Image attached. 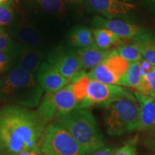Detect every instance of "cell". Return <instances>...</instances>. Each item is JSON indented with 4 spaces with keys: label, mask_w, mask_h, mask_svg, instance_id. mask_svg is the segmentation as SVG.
Returning <instances> with one entry per match:
<instances>
[{
    "label": "cell",
    "mask_w": 155,
    "mask_h": 155,
    "mask_svg": "<svg viewBox=\"0 0 155 155\" xmlns=\"http://www.w3.org/2000/svg\"><path fill=\"white\" fill-rule=\"evenodd\" d=\"M71 46L77 48H84L94 44L92 30L85 26H77L69 32L68 37Z\"/></svg>",
    "instance_id": "cell-20"
},
{
    "label": "cell",
    "mask_w": 155,
    "mask_h": 155,
    "mask_svg": "<svg viewBox=\"0 0 155 155\" xmlns=\"http://www.w3.org/2000/svg\"><path fill=\"white\" fill-rule=\"evenodd\" d=\"M126 40L123 44L116 48V50L120 56L124 58L129 63L140 61L142 55L139 44L134 40Z\"/></svg>",
    "instance_id": "cell-23"
},
{
    "label": "cell",
    "mask_w": 155,
    "mask_h": 155,
    "mask_svg": "<svg viewBox=\"0 0 155 155\" xmlns=\"http://www.w3.org/2000/svg\"><path fill=\"white\" fill-rule=\"evenodd\" d=\"M39 147L44 155H85L71 134L56 121L46 128Z\"/></svg>",
    "instance_id": "cell-5"
},
{
    "label": "cell",
    "mask_w": 155,
    "mask_h": 155,
    "mask_svg": "<svg viewBox=\"0 0 155 155\" xmlns=\"http://www.w3.org/2000/svg\"><path fill=\"white\" fill-rule=\"evenodd\" d=\"M129 64L116 50H113L101 63L90 71L88 76L102 83L119 86Z\"/></svg>",
    "instance_id": "cell-6"
},
{
    "label": "cell",
    "mask_w": 155,
    "mask_h": 155,
    "mask_svg": "<svg viewBox=\"0 0 155 155\" xmlns=\"http://www.w3.org/2000/svg\"><path fill=\"white\" fill-rule=\"evenodd\" d=\"M9 1H11V0H0V4L8 2H9Z\"/></svg>",
    "instance_id": "cell-34"
},
{
    "label": "cell",
    "mask_w": 155,
    "mask_h": 155,
    "mask_svg": "<svg viewBox=\"0 0 155 155\" xmlns=\"http://www.w3.org/2000/svg\"><path fill=\"white\" fill-rule=\"evenodd\" d=\"M92 25L96 28H104L111 31L124 40H133L143 30L139 25L120 19H108L100 16L92 19Z\"/></svg>",
    "instance_id": "cell-10"
},
{
    "label": "cell",
    "mask_w": 155,
    "mask_h": 155,
    "mask_svg": "<svg viewBox=\"0 0 155 155\" xmlns=\"http://www.w3.org/2000/svg\"><path fill=\"white\" fill-rule=\"evenodd\" d=\"M139 44L142 58L155 67V36L144 29L134 39Z\"/></svg>",
    "instance_id": "cell-18"
},
{
    "label": "cell",
    "mask_w": 155,
    "mask_h": 155,
    "mask_svg": "<svg viewBox=\"0 0 155 155\" xmlns=\"http://www.w3.org/2000/svg\"><path fill=\"white\" fill-rule=\"evenodd\" d=\"M36 78L40 86L47 94L56 93L69 83V81L48 62L42 63L37 72Z\"/></svg>",
    "instance_id": "cell-11"
},
{
    "label": "cell",
    "mask_w": 155,
    "mask_h": 155,
    "mask_svg": "<svg viewBox=\"0 0 155 155\" xmlns=\"http://www.w3.org/2000/svg\"><path fill=\"white\" fill-rule=\"evenodd\" d=\"M43 58L44 55L40 50L20 45L15 54L13 64L25 72L35 74L42 65Z\"/></svg>",
    "instance_id": "cell-13"
},
{
    "label": "cell",
    "mask_w": 155,
    "mask_h": 155,
    "mask_svg": "<svg viewBox=\"0 0 155 155\" xmlns=\"http://www.w3.org/2000/svg\"><path fill=\"white\" fill-rule=\"evenodd\" d=\"M32 9L48 14L63 16L68 7L63 0H25Z\"/></svg>",
    "instance_id": "cell-19"
},
{
    "label": "cell",
    "mask_w": 155,
    "mask_h": 155,
    "mask_svg": "<svg viewBox=\"0 0 155 155\" xmlns=\"http://www.w3.org/2000/svg\"><path fill=\"white\" fill-rule=\"evenodd\" d=\"M43 94L35 74L13 64L0 78V101L26 108L39 106Z\"/></svg>",
    "instance_id": "cell-2"
},
{
    "label": "cell",
    "mask_w": 155,
    "mask_h": 155,
    "mask_svg": "<svg viewBox=\"0 0 155 155\" xmlns=\"http://www.w3.org/2000/svg\"><path fill=\"white\" fill-rule=\"evenodd\" d=\"M89 82L90 78L88 76V74H86L85 70L83 69L75 74L69 81L68 84L71 86L72 91L79 105L86 97Z\"/></svg>",
    "instance_id": "cell-21"
},
{
    "label": "cell",
    "mask_w": 155,
    "mask_h": 155,
    "mask_svg": "<svg viewBox=\"0 0 155 155\" xmlns=\"http://www.w3.org/2000/svg\"><path fill=\"white\" fill-rule=\"evenodd\" d=\"M139 102V130H146L155 127V101L152 97L145 96L139 91L134 92Z\"/></svg>",
    "instance_id": "cell-15"
},
{
    "label": "cell",
    "mask_w": 155,
    "mask_h": 155,
    "mask_svg": "<svg viewBox=\"0 0 155 155\" xmlns=\"http://www.w3.org/2000/svg\"><path fill=\"white\" fill-rule=\"evenodd\" d=\"M15 13L12 7V0L0 4V31H5L15 21Z\"/></svg>",
    "instance_id": "cell-24"
},
{
    "label": "cell",
    "mask_w": 155,
    "mask_h": 155,
    "mask_svg": "<svg viewBox=\"0 0 155 155\" xmlns=\"http://www.w3.org/2000/svg\"><path fill=\"white\" fill-rule=\"evenodd\" d=\"M19 45L15 42L14 40L5 31H0V50L8 52L14 55L18 50Z\"/></svg>",
    "instance_id": "cell-26"
},
{
    "label": "cell",
    "mask_w": 155,
    "mask_h": 155,
    "mask_svg": "<svg viewBox=\"0 0 155 155\" xmlns=\"http://www.w3.org/2000/svg\"><path fill=\"white\" fill-rule=\"evenodd\" d=\"M9 28L11 36L18 42L17 43L32 48L41 43L40 32L28 21L21 20L17 22L14 21Z\"/></svg>",
    "instance_id": "cell-14"
},
{
    "label": "cell",
    "mask_w": 155,
    "mask_h": 155,
    "mask_svg": "<svg viewBox=\"0 0 155 155\" xmlns=\"http://www.w3.org/2000/svg\"><path fill=\"white\" fill-rule=\"evenodd\" d=\"M114 155H137L135 145L133 143H128L116 150Z\"/></svg>",
    "instance_id": "cell-28"
},
{
    "label": "cell",
    "mask_w": 155,
    "mask_h": 155,
    "mask_svg": "<svg viewBox=\"0 0 155 155\" xmlns=\"http://www.w3.org/2000/svg\"><path fill=\"white\" fill-rule=\"evenodd\" d=\"M141 79L140 61L134 62L129 64L127 72L122 77L119 86L137 89Z\"/></svg>",
    "instance_id": "cell-22"
},
{
    "label": "cell",
    "mask_w": 155,
    "mask_h": 155,
    "mask_svg": "<svg viewBox=\"0 0 155 155\" xmlns=\"http://www.w3.org/2000/svg\"><path fill=\"white\" fill-rule=\"evenodd\" d=\"M50 123L38 108L12 104L0 108V155H17L39 146Z\"/></svg>",
    "instance_id": "cell-1"
},
{
    "label": "cell",
    "mask_w": 155,
    "mask_h": 155,
    "mask_svg": "<svg viewBox=\"0 0 155 155\" xmlns=\"http://www.w3.org/2000/svg\"><path fill=\"white\" fill-rule=\"evenodd\" d=\"M14 63V55L0 50V74H5Z\"/></svg>",
    "instance_id": "cell-27"
},
{
    "label": "cell",
    "mask_w": 155,
    "mask_h": 155,
    "mask_svg": "<svg viewBox=\"0 0 155 155\" xmlns=\"http://www.w3.org/2000/svg\"><path fill=\"white\" fill-rule=\"evenodd\" d=\"M141 63V77L144 76V75L148 74L154 71L155 69V67L154 65H152L150 63H149L148 61H147L146 60H144L142 58V59L140 61Z\"/></svg>",
    "instance_id": "cell-30"
},
{
    "label": "cell",
    "mask_w": 155,
    "mask_h": 155,
    "mask_svg": "<svg viewBox=\"0 0 155 155\" xmlns=\"http://www.w3.org/2000/svg\"><path fill=\"white\" fill-rule=\"evenodd\" d=\"M152 98H154V101H155V93H154V96H152Z\"/></svg>",
    "instance_id": "cell-35"
},
{
    "label": "cell",
    "mask_w": 155,
    "mask_h": 155,
    "mask_svg": "<svg viewBox=\"0 0 155 155\" xmlns=\"http://www.w3.org/2000/svg\"><path fill=\"white\" fill-rule=\"evenodd\" d=\"M55 121L71 134L84 151L85 154L105 146L104 136L96 119L87 108L78 107Z\"/></svg>",
    "instance_id": "cell-3"
},
{
    "label": "cell",
    "mask_w": 155,
    "mask_h": 155,
    "mask_svg": "<svg viewBox=\"0 0 155 155\" xmlns=\"http://www.w3.org/2000/svg\"><path fill=\"white\" fill-rule=\"evenodd\" d=\"M67 7L72 9L80 8L84 5V0H63Z\"/></svg>",
    "instance_id": "cell-31"
},
{
    "label": "cell",
    "mask_w": 155,
    "mask_h": 155,
    "mask_svg": "<svg viewBox=\"0 0 155 155\" xmlns=\"http://www.w3.org/2000/svg\"><path fill=\"white\" fill-rule=\"evenodd\" d=\"M116 150L117 149L116 148L115 146H104L102 148L98 149L94 152L86 154L85 155H114Z\"/></svg>",
    "instance_id": "cell-29"
},
{
    "label": "cell",
    "mask_w": 155,
    "mask_h": 155,
    "mask_svg": "<svg viewBox=\"0 0 155 155\" xmlns=\"http://www.w3.org/2000/svg\"><path fill=\"white\" fill-rule=\"evenodd\" d=\"M48 61L68 81L82 70L76 51L71 48L65 47L54 48L48 53Z\"/></svg>",
    "instance_id": "cell-8"
},
{
    "label": "cell",
    "mask_w": 155,
    "mask_h": 155,
    "mask_svg": "<svg viewBox=\"0 0 155 155\" xmlns=\"http://www.w3.org/2000/svg\"><path fill=\"white\" fill-rule=\"evenodd\" d=\"M102 106L105 110L106 132L109 135L121 136L138 129L140 108L137 99L116 98Z\"/></svg>",
    "instance_id": "cell-4"
},
{
    "label": "cell",
    "mask_w": 155,
    "mask_h": 155,
    "mask_svg": "<svg viewBox=\"0 0 155 155\" xmlns=\"http://www.w3.org/2000/svg\"><path fill=\"white\" fill-rule=\"evenodd\" d=\"M75 50L80 59L83 70L94 68L101 63L111 52V50L101 49L95 43L87 48Z\"/></svg>",
    "instance_id": "cell-16"
},
{
    "label": "cell",
    "mask_w": 155,
    "mask_h": 155,
    "mask_svg": "<svg viewBox=\"0 0 155 155\" xmlns=\"http://www.w3.org/2000/svg\"><path fill=\"white\" fill-rule=\"evenodd\" d=\"M44 97L55 109V119L67 115L79 106L70 84L54 94H46Z\"/></svg>",
    "instance_id": "cell-12"
},
{
    "label": "cell",
    "mask_w": 155,
    "mask_h": 155,
    "mask_svg": "<svg viewBox=\"0 0 155 155\" xmlns=\"http://www.w3.org/2000/svg\"><path fill=\"white\" fill-rule=\"evenodd\" d=\"M17 155H44L42 154V152L40 150V147L38 146L35 148L32 149V150L26 151V152L19 153V154Z\"/></svg>",
    "instance_id": "cell-32"
},
{
    "label": "cell",
    "mask_w": 155,
    "mask_h": 155,
    "mask_svg": "<svg viewBox=\"0 0 155 155\" xmlns=\"http://www.w3.org/2000/svg\"><path fill=\"white\" fill-rule=\"evenodd\" d=\"M121 98L136 99L131 91L124 87L105 84L90 79L86 97L78 107L88 108L94 106H103L112 100Z\"/></svg>",
    "instance_id": "cell-7"
},
{
    "label": "cell",
    "mask_w": 155,
    "mask_h": 155,
    "mask_svg": "<svg viewBox=\"0 0 155 155\" xmlns=\"http://www.w3.org/2000/svg\"><path fill=\"white\" fill-rule=\"evenodd\" d=\"M92 32L94 43L102 50H116L127 40H124L106 29L94 28L92 30Z\"/></svg>",
    "instance_id": "cell-17"
},
{
    "label": "cell",
    "mask_w": 155,
    "mask_h": 155,
    "mask_svg": "<svg viewBox=\"0 0 155 155\" xmlns=\"http://www.w3.org/2000/svg\"><path fill=\"white\" fill-rule=\"evenodd\" d=\"M84 6L88 12L108 19L127 17L137 9L132 4L120 0H84Z\"/></svg>",
    "instance_id": "cell-9"
},
{
    "label": "cell",
    "mask_w": 155,
    "mask_h": 155,
    "mask_svg": "<svg viewBox=\"0 0 155 155\" xmlns=\"http://www.w3.org/2000/svg\"><path fill=\"white\" fill-rule=\"evenodd\" d=\"M147 1L150 7L155 10V0H147Z\"/></svg>",
    "instance_id": "cell-33"
},
{
    "label": "cell",
    "mask_w": 155,
    "mask_h": 155,
    "mask_svg": "<svg viewBox=\"0 0 155 155\" xmlns=\"http://www.w3.org/2000/svg\"><path fill=\"white\" fill-rule=\"evenodd\" d=\"M137 90L145 96L151 97L154 96L155 93V69L141 77L140 84Z\"/></svg>",
    "instance_id": "cell-25"
},
{
    "label": "cell",
    "mask_w": 155,
    "mask_h": 155,
    "mask_svg": "<svg viewBox=\"0 0 155 155\" xmlns=\"http://www.w3.org/2000/svg\"><path fill=\"white\" fill-rule=\"evenodd\" d=\"M121 1V0H120ZM125 1H130V0H122V2H125Z\"/></svg>",
    "instance_id": "cell-36"
}]
</instances>
